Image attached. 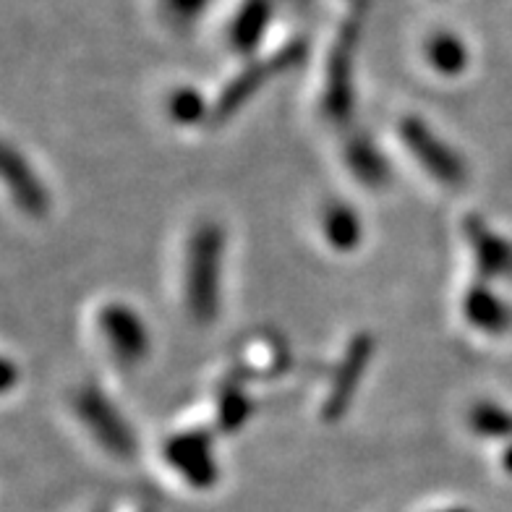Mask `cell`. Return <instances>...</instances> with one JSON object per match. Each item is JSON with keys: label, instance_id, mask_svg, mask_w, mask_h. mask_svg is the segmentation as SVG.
I'll use <instances>...</instances> for the list:
<instances>
[{"label": "cell", "instance_id": "e0dca14e", "mask_svg": "<svg viewBox=\"0 0 512 512\" xmlns=\"http://www.w3.org/2000/svg\"><path fill=\"white\" fill-rule=\"evenodd\" d=\"M502 463H505V471L512 473V445L507 447V452H505V458H502Z\"/></svg>", "mask_w": 512, "mask_h": 512}, {"label": "cell", "instance_id": "7a4b0ae2", "mask_svg": "<svg viewBox=\"0 0 512 512\" xmlns=\"http://www.w3.org/2000/svg\"><path fill=\"white\" fill-rule=\"evenodd\" d=\"M76 416L81 418V424L87 426L89 434L95 437L97 445L102 450H108L113 458L131 460L136 455V437L134 429L128 426L123 413L115 408L113 400L95 387L87 384L76 392Z\"/></svg>", "mask_w": 512, "mask_h": 512}, {"label": "cell", "instance_id": "9a60e30c", "mask_svg": "<svg viewBox=\"0 0 512 512\" xmlns=\"http://www.w3.org/2000/svg\"><path fill=\"white\" fill-rule=\"evenodd\" d=\"M432 61L439 71H445V74H455L463 68V50L458 45H452V42H439L437 50L432 53Z\"/></svg>", "mask_w": 512, "mask_h": 512}, {"label": "cell", "instance_id": "2e32d148", "mask_svg": "<svg viewBox=\"0 0 512 512\" xmlns=\"http://www.w3.org/2000/svg\"><path fill=\"white\" fill-rule=\"evenodd\" d=\"M16 379V371H14V364L11 361H6V377H3V390H11V384H14Z\"/></svg>", "mask_w": 512, "mask_h": 512}, {"label": "cell", "instance_id": "8fae6325", "mask_svg": "<svg viewBox=\"0 0 512 512\" xmlns=\"http://www.w3.org/2000/svg\"><path fill=\"white\" fill-rule=\"evenodd\" d=\"M324 238L335 251H353L361 243V217L348 204L335 202L322 215Z\"/></svg>", "mask_w": 512, "mask_h": 512}, {"label": "cell", "instance_id": "30bf717a", "mask_svg": "<svg viewBox=\"0 0 512 512\" xmlns=\"http://www.w3.org/2000/svg\"><path fill=\"white\" fill-rule=\"evenodd\" d=\"M345 162L366 189H382L390 183V165L369 136H353L345 147Z\"/></svg>", "mask_w": 512, "mask_h": 512}, {"label": "cell", "instance_id": "5b68a950", "mask_svg": "<svg viewBox=\"0 0 512 512\" xmlns=\"http://www.w3.org/2000/svg\"><path fill=\"white\" fill-rule=\"evenodd\" d=\"M97 330L118 364L136 366L149 356L147 324L131 306L118 301L102 306L97 314Z\"/></svg>", "mask_w": 512, "mask_h": 512}, {"label": "cell", "instance_id": "6da1fadb", "mask_svg": "<svg viewBox=\"0 0 512 512\" xmlns=\"http://www.w3.org/2000/svg\"><path fill=\"white\" fill-rule=\"evenodd\" d=\"M223 228L215 223L196 225L186 246V280L183 296L191 319L212 324L220 314V267H223Z\"/></svg>", "mask_w": 512, "mask_h": 512}, {"label": "cell", "instance_id": "4fadbf2b", "mask_svg": "<svg viewBox=\"0 0 512 512\" xmlns=\"http://www.w3.org/2000/svg\"><path fill=\"white\" fill-rule=\"evenodd\" d=\"M471 429L489 439L512 437V411H507V408L497 403L473 405Z\"/></svg>", "mask_w": 512, "mask_h": 512}, {"label": "cell", "instance_id": "8992f818", "mask_svg": "<svg viewBox=\"0 0 512 512\" xmlns=\"http://www.w3.org/2000/svg\"><path fill=\"white\" fill-rule=\"evenodd\" d=\"M371 356H374V337L369 332H358L351 343H348V348H345L343 358H340V364L335 369L330 392H327V398H324L322 405L324 421L332 424V421H340L348 413Z\"/></svg>", "mask_w": 512, "mask_h": 512}, {"label": "cell", "instance_id": "9c48e42d", "mask_svg": "<svg viewBox=\"0 0 512 512\" xmlns=\"http://www.w3.org/2000/svg\"><path fill=\"white\" fill-rule=\"evenodd\" d=\"M463 314L476 330L486 332V335H505L512 327L510 306L481 283H473L465 293Z\"/></svg>", "mask_w": 512, "mask_h": 512}, {"label": "cell", "instance_id": "52a82bcc", "mask_svg": "<svg viewBox=\"0 0 512 512\" xmlns=\"http://www.w3.org/2000/svg\"><path fill=\"white\" fill-rule=\"evenodd\" d=\"M3 178L8 183V191L14 196L19 209L29 217H45L50 212V194L45 183L37 178L29 160L21 152H16L14 144L3 147Z\"/></svg>", "mask_w": 512, "mask_h": 512}, {"label": "cell", "instance_id": "3957f363", "mask_svg": "<svg viewBox=\"0 0 512 512\" xmlns=\"http://www.w3.org/2000/svg\"><path fill=\"white\" fill-rule=\"evenodd\" d=\"M400 136L413 157L421 162V168L439 183H445L450 189H460L468 181V168L465 160L426 126L421 118H405L400 123Z\"/></svg>", "mask_w": 512, "mask_h": 512}, {"label": "cell", "instance_id": "5bb4252c", "mask_svg": "<svg viewBox=\"0 0 512 512\" xmlns=\"http://www.w3.org/2000/svg\"><path fill=\"white\" fill-rule=\"evenodd\" d=\"M204 113H207V105H204V100L196 95L194 89H181V92L173 95V100H170V115H173L178 123H183V126H191V123L202 121Z\"/></svg>", "mask_w": 512, "mask_h": 512}, {"label": "cell", "instance_id": "277c9868", "mask_svg": "<svg viewBox=\"0 0 512 512\" xmlns=\"http://www.w3.org/2000/svg\"><path fill=\"white\" fill-rule=\"evenodd\" d=\"M162 458L194 489H212L217 484L220 468L215 460V445L202 429L173 434L162 447Z\"/></svg>", "mask_w": 512, "mask_h": 512}, {"label": "cell", "instance_id": "ac0fdd59", "mask_svg": "<svg viewBox=\"0 0 512 512\" xmlns=\"http://www.w3.org/2000/svg\"><path fill=\"white\" fill-rule=\"evenodd\" d=\"M442 512H468L465 507H450V510H442Z\"/></svg>", "mask_w": 512, "mask_h": 512}, {"label": "cell", "instance_id": "ba28073f", "mask_svg": "<svg viewBox=\"0 0 512 512\" xmlns=\"http://www.w3.org/2000/svg\"><path fill=\"white\" fill-rule=\"evenodd\" d=\"M465 241L471 246L481 275L486 277H512V243L497 236L481 217L465 220Z\"/></svg>", "mask_w": 512, "mask_h": 512}, {"label": "cell", "instance_id": "7c38bea8", "mask_svg": "<svg viewBox=\"0 0 512 512\" xmlns=\"http://www.w3.org/2000/svg\"><path fill=\"white\" fill-rule=\"evenodd\" d=\"M251 413H254V400L246 395L241 379L230 377L217 392V424L228 434L238 432Z\"/></svg>", "mask_w": 512, "mask_h": 512}]
</instances>
